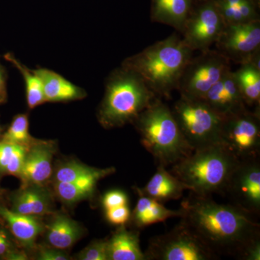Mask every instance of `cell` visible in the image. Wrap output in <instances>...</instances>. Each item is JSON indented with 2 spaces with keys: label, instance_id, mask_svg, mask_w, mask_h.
I'll use <instances>...</instances> for the list:
<instances>
[{
  "label": "cell",
  "instance_id": "obj_1",
  "mask_svg": "<svg viewBox=\"0 0 260 260\" xmlns=\"http://www.w3.org/2000/svg\"><path fill=\"white\" fill-rule=\"evenodd\" d=\"M181 208V222L218 256L244 260L249 248L260 242L259 224L235 205L191 192Z\"/></svg>",
  "mask_w": 260,
  "mask_h": 260
},
{
  "label": "cell",
  "instance_id": "obj_2",
  "mask_svg": "<svg viewBox=\"0 0 260 260\" xmlns=\"http://www.w3.org/2000/svg\"><path fill=\"white\" fill-rule=\"evenodd\" d=\"M194 52L182 38L173 34L126 58L121 66L140 75L159 99H170Z\"/></svg>",
  "mask_w": 260,
  "mask_h": 260
},
{
  "label": "cell",
  "instance_id": "obj_3",
  "mask_svg": "<svg viewBox=\"0 0 260 260\" xmlns=\"http://www.w3.org/2000/svg\"><path fill=\"white\" fill-rule=\"evenodd\" d=\"M155 98L140 75L121 66L107 78L98 120L105 129L133 124Z\"/></svg>",
  "mask_w": 260,
  "mask_h": 260
},
{
  "label": "cell",
  "instance_id": "obj_4",
  "mask_svg": "<svg viewBox=\"0 0 260 260\" xmlns=\"http://www.w3.org/2000/svg\"><path fill=\"white\" fill-rule=\"evenodd\" d=\"M239 160L218 143L193 150L174 164L170 172L194 194L206 197L224 195Z\"/></svg>",
  "mask_w": 260,
  "mask_h": 260
},
{
  "label": "cell",
  "instance_id": "obj_5",
  "mask_svg": "<svg viewBox=\"0 0 260 260\" xmlns=\"http://www.w3.org/2000/svg\"><path fill=\"white\" fill-rule=\"evenodd\" d=\"M140 141L158 165H174L193 151L183 136L171 108L155 98L134 122Z\"/></svg>",
  "mask_w": 260,
  "mask_h": 260
},
{
  "label": "cell",
  "instance_id": "obj_6",
  "mask_svg": "<svg viewBox=\"0 0 260 260\" xmlns=\"http://www.w3.org/2000/svg\"><path fill=\"white\" fill-rule=\"evenodd\" d=\"M171 109L193 150L220 143L223 119L204 101L180 96Z\"/></svg>",
  "mask_w": 260,
  "mask_h": 260
},
{
  "label": "cell",
  "instance_id": "obj_7",
  "mask_svg": "<svg viewBox=\"0 0 260 260\" xmlns=\"http://www.w3.org/2000/svg\"><path fill=\"white\" fill-rule=\"evenodd\" d=\"M231 61L217 50L208 49L192 56L186 64L177 90L180 96L203 99L210 88L230 71Z\"/></svg>",
  "mask_w": 260,
  "mask_h": 260
},
{
  "label": "cell",
  "instance_id": "obj_8",
  "mask_svg": "<svg viewBox=\"0 0 260 260\" xmlns=\"http://www.w3.org/2000/svg\"><path fill=\"white\" fill-rule=\"evenodd\" d=\"M145 254L146 260H213L219 257L181 221L170 232L150 239Z\"/></svg>",
  "mask_w": 260,
  "mask_h": 260
},
{
  "label": "cell",
  "instance_id": "obj_9",
  "mask_svg": "<svg viewBox=\"0 0 260 260\" xmlns=\"http://www.w3.org/2000/svg\"><path fill=\"white\" fill-rule=\"evenodd\" d=\"M220 143L239 160L259 156L260 114L247 110L223 119Z\"/></svg>",
  "mask_w": 260,
  "mask_h": 260
},
{
  "label": "cell",
  "instance_id": "obj_10",
  "mask_svg": "<svg viewBox=\"0 0 260 260\" xmlns=\"http://www.w3.org/2000/svg\"><path fill=\"white\" fill-rule=\"evenodd\" d=\"M225 26L214 0H206L194 9L192 8L180 32L191 50L200 52L215 44Z\"/></svg>",
  "mask_w": 260,
  "mask_h": 260
},
{
  "label": "cell",
  "instance_id": "obj_11",
  "mask_svg": "<svg viewBox=\"0 0 260 260\" xmlns=\"http://www.w3.org/2000/svg\"><path fill=\"white\" fill-rule=\"evenodd\" d=\"M224 195L232 204L251 215L260 213L259 156L239 160L225 188Z\"/></svg>",
  "mask_w": 260,
  "mask_h": 260
},
{
  "label": "cell",
  "instance_id": "obj_12",
  "mask_svg": "<svg viewBox=\"0 0 260 260\" xmlns=\"http://www.w3.org/2000/svg\"><path fill=\"white\" fill-rule=\"evenodd\" d=\"M215 44L229 61L240 65L249 62L260 49V20L225 25Z\"/></svg>",
  "mask_w": 260,
  "mask_h": 260
},
{
  "label": "cell",
  "instance_id": "obj_13",
  "mask_svg": "<svg viewBox=\"0 0 260 260\" xmlns=\"http://www.w3.org/2000/svg\"><path fill=\"white\" fill-rule=\"evenodd\" d=\"M57 150L54 140H39L27 149L20 172L21 185H47L52 177V161Z\"/></svg>",
  "mask_w": 260,
  "mask_h": 260
},
{
  "label": "cell",
  "instance_id": "obj_14",
  "mask_svg": "<svg viewBox=\"0 0 260 260\" xmlns=\"http://www.w3.org/2000/svg\"><path fill=\"white\" fill-rule=\"evenodd\" d=\"M201 100L223 119L249 110L232 70L225 73Z\"/></svg>",
  "mask_w": 260,
  "mask_h": 260
},
{
  "label": "cell",
  "instance_id": "obj_15",
  "mask_svg": "<svg viewBox=\"0 0 260 260\" xmlns=\"http://www.w3.org/2000/svg\"><path fill=\"white\" fill-rule=\"evenodd\" d=\"M10 209L16 213L40 217L54 213V194L47 185L25 184L10 195Z\"/></svg>",
  "mask_w": 260,
  "mask_h": 260
},
{
  "label": "cell",
  "instance_id": "obj_16",
  "mask_svg": "<svg viewBox=\"0 0 260 260\" xmlns=\"http://www.w3.org/2000/svg\"><path fill=\"white\" fill-rule=\"evenodd\" d=\"M0 218L20 247L27 253L34 251L38 238L45 231V223L40 217L16 213L0 203Z\"/></svg>",
  "mask_w": 260,
  "mask_h": 260
},
{
  "label": "cell",
  "instance_id": "obj_17",
  "mask_svg": "<svg viewBox=\"0 0 260 260\" xmlns=\"http://www.w3.org/2000/svg\"><path fill=\"white\" fill-rule=\"evenodd\" d=\"M42 84L46 102L65 103L82 100L87 96L83 88L75 85L52 70H34Z\"/></svg>",
  "mask_w": 260,
  "mask_h": 260
},
{
  "label": "cell",
  "instance_id": "obj_18",
  "mask_svg": "<svg viewBox=\"0 0 260 260\" xmlns=\"http://www.w3.org/2000/svg\"><path fill=\"white\" fill-rule=\"evenodd\" d=\"M51 215L50 221L45 224L46 242L47 245L66 251L83 237V228L65 213L54 212Z\"/></svg>",
  "mask_w": 260,
  "mask_h": 260
},
{
  "label": "cell",
  "instance_id": "obj_19",
  "mask_svg": "<svg viewBox=\"0 0 260 260\" xmlns=\"http://www.w3.org/2000/svg\"><path fill=\"white\" fill-rule=\"evenodd\" d=\"M137 193L160 203L180 199L186 187L164 166L158 165L156 172L146 185L135 188Z\"/></svg>",
  "mask_w": 260,
  "mask_h": 260
},
{
  "label": "cell",
  "instance_id": "obj_20",
  "mask_svg": "<svg viewBox=\"0 0 260 260\" xmlns=\"http://www.w3.org/2000/svg\"><path fill=\"white\" fill-rule=\"evenodd\" d=\"M108 260H146L140 244V233L119 225L107 239Z\"/></svg>",
  "mask_w": 260,
  "mask_h": 260
},
{
  "label": "cell",
  "instance_id": "obj_21",
  "mask_svg": "<svg viewBox=\"0 0 260 260\" xmlns=\"http://www.w3.org/2000/svg\"><path fill=\"white\" fill-rule=\"evenodd\" d=\"M138 195L139 199L129 220L135 229H143L152 224L165 221L169 218H181L183 215L181 208L178 210L168 209L157 200Z\"/></svg>",
  "mask_w": 260,
  "mask_h": 260
},
{
  "label": "cell",
  "instance_id": "obj_22",
  "mask_svg": "<svg viewBox=\"0 0 260 260\" xmlns=\"http://www.w3.org/2000/svg\"><path fill=\"white\" fill-rule=\"evenodd\" d=\"M192 8V0H152L151 20L181 32Z\"/></svg>",
  "mask_w": 260,
  "mask_h": 260
},
{
  "label": "cell",
  "instance_id": "obj_23",
  "mask_svg": "<svg viewBox=\"0 0 260 260\" xmlns=\"http://www.w3.org/2000/svg\"><path fill=\"white\" fill-rule=\"evenodd\" d=\"M234 73L246 107L260 114V70L246 63Z\"/></svg>",
  "mask_w": 260,
  "mask_h": 260
},
{
  "label": "cell",
  "instance_id": "obj_24",
  "mask_svg": "<svg viewBox=\"0 0 260 260\" xmlns=\"http://www.w3.org/2000/svg\"><path fill=\"white\" fill-rule=\"evenodd\" d=\"M115 172L114 167L98 169L78 160H70L59 164L55 171H53L51 180L53 182H76L96 176L105 178Z\"/></svg>",
  "mask_w": 260,
  "mask_h": 260
},
{
  "label": "cell",
  "instance_id": "obj_25",
  "mask_svg": "<svg viewBox=\"0 0 260 260\" xmlns=\"http://www.w3.org/2000/svg\"><path fill=\"white\" fill-rule=\"evenodd\" d=\"M4 57L7 61L14 65L23 76L25 85L27 104L29 109H35L44 104L46 101L43 91L42 84L34 70L28 69L11 53H7Z\"/></svg>",
  "mask_w": 260,
  "mask_h": 260
},
{
  "label": "cell",
  "instance_id": "obj_26",
  "mask_svg": "<svg viewBox=\"0 0 260 260\" xmlns=\"http://www.w3.org/2000/svg\"><path fill=\"white\" fill-rule=\"evenodd\" d=\"M27 149L0 140V177H20Z\"/></svg>",
  "mask_w": 260,
  "mask_h": 260
},
{
  "label": "cell",
  "instance_id": "obj_27",
  "mask_svg": "<svg viewBox=\"0 0 260 260\" xmlns=\"http://www.w3.org/2000/svg\"><path fill=\"white\" fill-rule=\"evenodd\" d=\"M95 188L78 182H53V194L63 204L70 206L92 198Z\"/></svg>",
  "mask_w": 260,
  "mask_h": 260
},
{
  "label": "cell",
  "instance_id": "obj_28",
  "mask_svg": "<svg viewBox=\"0 0 260 260\" xmlns=\"http://www.w3.org/2000/svg\"><path fill=\"white\" fill-rule=\"evenodd\" d=\"M0 138V140L25 148H29L39 140L34 138L29 133L28 114H19L15 116L9 127Z\"/></svg>",
  "mask_w": 260,
  "mask_h": 260
},
{
  "label": "cell",
  "instance_id": "obj_29",
  "mask_svg": "<svg viewBox=\"0 0 260 260\" xmlns=\"http://www.w3.org/2000/svg\"><path fill=\"white\" fill-rule=\"evenodd\" d=\"M75 259L108 260L107 239H98L93 241L77 254Z\"/></svg>",
  "mask_w": 260,
  "mask_h": 260
},
{
  "label": "cell",
  "instance_id": "obj_30",
  "mask_svg": "<svg viewBox=\"0 0 260 260\" xmlns=\"http://www.w3.org/2000/svg\"><path fill=\"white\" fill-rule=\"evenodd\" d=\"M36 253L35 259L39 260H69V254L61 249L47 245L36 246L34 250Z\"/></svg>",
  "mask_w": 260,
  "mask_h": 260
},
{
  "label": "cell",
  "instance_id": "obj_31",
  "mask_svg": "<svg viewBox=\"0 0 260 260\" xmlns=\"http://www.w3.org/2000/svg\"><path fill=\"white\" fill-rule=\"evenodd\" d=\"M105 216L107 221L112 225H124L129 222L131 211L127 205L105 210Z\"/></svg>",
  "mask_w": 260,
  "mask_h": 260
},
{
  "label": "cell",
  "instance_id": "obj_32",
  "mask_svg": "<svg viewBox=\"0 0 260 260\" xmlns=\"http://www.w3.org/2000/svg\"><path fill=\"white\" fill-rule=\"evenodd\" d=\"M128 198L126 193L120 190L108 191L103 197L102 203L104 209L109 210L127 205Z\"/></svg>",
  "mask_w": 260,
  "mask_h": 260
},
{
  "label": "cell",
  "instance_id": "obj_33",
  "mask_svg": "<svg viewBox=\"0 0 260 260\" xmlns=\"http://www.w3.org/2000/svg\"><path fill=\"white\" fill-rule=\"evenodd\" d=\"M8 99L7 90V73L5 68L0 64V103L4 104Z\"/></svg>",
  "mask_w": 260,
  "mask_h": 260
},
{
  "label": "cell",
  "instance_id": "obj_34",
  "mask_svg": "<svg viewBox=\"0 0 260 260\" xmlns=\"http://www.w3.org/2000/svg\"><path fill=\"white\" fill-rule=\"evenodd\" d=\"M6 191L4 189H0V200L3 199V196H4Z\"/></svg>",
  "mask_w": 260,
  "mask_h": 260
},
{
  "label": "cell",
  "instance_id": "obj_35",
  "mask_svg": "<svg viewBox=\"0 0 260 260\" xmlns=\"http://www.w3.org/2000/svg\"><path fill=\"white\" fill-rule=\"evenodd\" d=\"M2 132H3V129H2L1 126H0V137L2 135Z\"/></svg>",
  "mask_w": 260,
  "mask_h": 260
},
{
  "label": "cell",
  "instance_id": "obj_36",
  "mask_svg": "<svg viewBox=\"0 0 260 260\" xmlns=\"http://www.w3.org/2000/svg\"><path fill=\"white\" fill-rule=\"evenodd\" d=\"M2 226H3V225H2V224H0V229H1Z\"/></svg>",
  "mask_w": 260,
  "mask_h": 260
},
{
  "label": "cell",
  "instance_id": "obj_37",
  "mask_svg": "<svg viewBox=\"0 0 260 260\" xmlns=\"http://www.w3.org/2000/svg\"><path fill=\"white\" fill-rule=\"evenodd\" d=\"M256 1H259V0H256Z\"/></svg>",
  "mask_w": 260,
  "mask_h": 260
},
{
  "label": "cell",
  "instance_id": "obj_38",
  "mask_svg": "<svg viewBox=\"0 0 260 260\" xmlns=\"http://www.w3.org/2000/svg\"><path fill=\"white\" fill-rule=\"evenodd\" d=\"M0 104H1V103H0Z\"/></svg>",
  "mask_w": 260,
  "mask_h": 260
}]
</instances>
